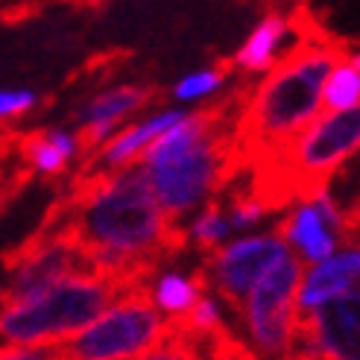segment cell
Listing matches in <instances>:
<instances>
[{
  "label": "cell",
  "mask_w": 360,
  "mask_h": 360,
  "mask_svg": "<svg viewBox=\"0 0 360 360\" xmlns=\"http://www.w3.org/2000/svg\"><path fill=\"white\" fill-rule=\"evenodd\" d=\"M229 231H231V226H229V214H226L223 200H208L205 208L193 217L188 235H191V243L200 252H211L229 238Z\"/></svg>",
  "instance_id": "cell-17"
},
{
  "label": "cell",
  "mask_w": 360,
  "mask_h": 360,
  "mask_svg": "<svg viewBox=\"0 0 360 360\" xmlns=\"http://www.w3.org/2000/svg\"><path fill=\"white\" fill-rule=\"evenodd\" d=\"M302 273H304V261L290 249L246 293L235 316L246 334V346L252 349V354H264V357L293 354V340L299 328L296 293L302 284Z\"/></svg>",
  "instance_id": "cell-6"
},
{
  "label": "cell",
  "mask_w": 360,
  "mask_h": 360,
  "mask_svg": "<svg viewBox=\"0 0 360 360\" xmlns=\"http://www.w3.org/2000/svg\"><path fill=\"white\" fill-rule=\"evenodd\" d=\"M185 112H176V109H167V112H161V115H153L147 120H141V123H132V126H120V129L112 135V138H105L100 147H94L88 155H82V167L77 176H91V173H109V170H117L123 167L126 161H132L153 138H158L165 129H170V126L176 120H182Z\"/></svg>",
  "instance_id": "cell-10"
},
{
  "label": "cell",
  "mask_w": 360,
  "mask_h": 360,
  "mask_svg": "<svg viewBox=\"0 0 360 360\" xmlns=\"http://www.w3.org/2000/svg\"><path fill=\"white\" fill-rule=\"evenodd\" d=\"M167 322L150 293V284L120 293L82 331L53 346V357L77 360H126L155 357L165 343Z\"/></svg>",
  "instance_id": "cell-5"
},
{
  "label": "cell",
  "mask_w": 360,
  "mask_h": 360,
  "mask_svg": "<svg viewBox=\"0 0 360 360\" xmlns=\"http://www.w3.org/2000/svg\"><path fill=\"white\" fill-rule=\"evenodd\" d=\"M126 287L97 269L70 273L18 302L0 304V346H56L82 331Z\"/></svg>",
  "instance_id": "cell-4"
},
{
  "label": "cell",
  "mask_w": 360,
  "mask_h": 360,
  "mask_svg": "<svg viewBox=\"0 0 360 360\" xmlns=\"http://www.w3.org/2000/svg\"><path fill=\"white\" fill-rule=\"evenodd\" d=\"M243 100L246 91H238L185 115L135 155L173 223H182L188 214L202 208L243 170L235 143V123Z\"/></svg>",
  "instance_id": "cell-2"
},
{
  "label": "cell",
  "mask_w": 360,
  "mask_h": 360,
  "mask_svg": "<svg viewBox=\"0 0 360 360\" xmlns=\"http://www.w3.org/2000/svg\"><path fill=\"white\" fill-rule=\"evenodd\" d=\"M44 223L65 229L91 269L126 290L150 284L165 261L191 246L188 229L165 214L138 158L109 173L74 176Z\"/></svg>",
  "instance_id": "cell-1"
},
{
  "label": "cell",
  "mask_w": 360,
  "mask_h": 360,
  "mask_svg": "<svg viewBox=\"0 0 360 360\" xmlns=\"http://www.w3.org/2000/svg\"><path fill=\"white\" fill-rule=\"evenodd\" d=\"M293 354L360 360V287L343 290L299 314Z\"/></svg>",
  "instance_id": "cell-8"
},
{
  "label": "cell",
  "mask_w": 360,
  "mask_h": 360,
  "mask_svg": "<svg viewBox=\"0 0 360 360\" xmlns=\"http://www.w3.org/2000/svg\"><path fill=\"white\" fill-rule=\"evenodd\" d=\"M32 105H35L32 91H0V123L24 117Z\"/></svg>",
  "instance_id": "cell-20"
},
{
  "label": "cell",
  "mask_w": 360,
  "mask_h": 360,
  "mask_svg": "<svg viewBox=\"0 0 360 360\" xmlns=\"http://www.w3.org/2000/svg\"><path fill=\"white\" fill-rule=\"evenodd\" d=\"M346 231L349 214L334 200L328 185L302 196L290 208V214H284V220L278 223V235L290 243V249L304 264L322 261L331 252H337L340 238H346Z\"/></svg>",
  "instance_id": "cell-9"
},
{
  "label": "cell",
  "mask_w": 360,
  "mask_h": 360,
  "mask_svg": "<svg viewBox=\"0 0 360 360\" xmlns=\"http://www.w3.org/2000/svg\"><path fill=\"white\" fill-rule=\"evenodd\" d=\"M352 287H360V243H349L343 249L331 252L328 258L304 266L299 293H296V308L299 314L311 311L319 302H326L343 290H352Z\"/></svg>",
  "instance_id": "cell-11"
},
{
  "label": "cell",
  "mask_w": 360,
  "mask_h": 360,
  "mask_svg": "<svg viewBox=\"0 0 360 360\" xmlns=\"http://www.w3.org/2000/svg\"><path fill=\"white\" fill-rule=\"evenodd\" d=\"M226 205V214H229V226L235 229V231H246L252 226H258L264 217L273 208H269L255 188H243V191H231L229 193V200L223 202Z\"/></svg>",
  "instance_id": "cell-18"
},
{
  "label": "cell",
  "mask_w": 360,
  "mask_h": 360,
  "mask_svg": "<svg viewBox=\"0 0 360 360\" xmlns=\"http://www.w3.org/2000/svg\"><path fill=\"white\" fill-rule=\"evenodd\" d=\"M229 70H231L229 62H223L217 68L196 70V74L185 77L182 82L173 88V97L176 100H200V97H208L214 91H220V88L226 85V79H229Z\"/></svg>",
  "instance_id": "cell-19"
},
{
  "label": "cell",
  "mask_w": 360,
  "mask_h": 360,
  "mask_svg": "<svg viewBox=\"0 0 360 360\" xmlns=\"http://www.w3.org/2000/svg\"><path fill=\"white\" fill-rule=\"evenodd\" d=\"M161 88L155 85H117L109 91H100L77 112L79 123H117L123 126L126 117L143 112L150 103H155Z\"/></svg>",
  "instance_id": "cell-14"
},
{
  "label": "cell",
  "mask_w": 360,
  "mask_h": 360,
  "mask_svg": "<svg viewBox=\"0 0 360 360\" xmlns=\"http://www.w3.org/2000/svg\"><path fill=\"white\" fill-rule=\"evenodd\" d=\"M293 32V21L284 18L278 12H269L261 18V24L252 30V35L243 41V47L229 59L231 68L243 70V74H266L287 50L284 47V39Z\"/></svg>",
  "instance_id": "cell-12"
},
{
  "label": "cell",
  "mask_w": 360,
  "mask_h": 360,
  "mask_svg": "<svg viewBox=\"0 0 360 360\" xmlns=\"http://www.w3.org/2000/svg\"><path fill=\"white\" fill-rule=\"evenodd\" d=\"M343 53V47L331 41L302 39L266 70L255 88H249L235 123V143L243 167L281 153L322 115V85Z\"/></svg>",
  "instance_id": "cell-3"
},
{
  "label": "cell",
  "mask_w": 360,
  "mask_h": 360,
  "mask_svg": "<svg viewBox=\"0 0 360 360\" xmlns=\"http://www.w3.org/2000/svg\"><path fill=\"white\" fill-rule=\"evenodd\" d=\"M284 252H290V243L278 231L249 235L235 243H226V246L220 243L217 249L205 252V261L200 264L196 273H200L205 290H214L229 304L231 314H238L246 293Z\"/></svg>",
  "instance_id": "cell-7"
},
{
  "label": "cell",
  "mask_w": 360,
  "mask_h": 360,
  "mask_svg": "<svg viewBox=\"0 0 360 360\" xmlns=\"http://www.w3.org/2000/svg\"><path fill=\"white\" fill-rule=\"evenodd\" d=\"M205 293V284L200 278V273H193L191 278L182 273H165L155 284V304L161 308V314H170V316H182L188 314L196 299Z\"/></svg>",
  "instance_id": "cell-15"
},
{
  "label": "cell",
  "mask_w": 360,
  "mask_h": 360,
  "mask_svg": "<svg viewBox=\"0 0 360 360\" xmlns=\"http://www.w3.org/2000/svg\"><path fill=\"white\" fill-rule=\"evenodd\" d=\"M18 153L24 155L32 173L41 176H62L68 170V161L79 155L77 135L62 129H32V132H15Z\"/></svg>",
  "instance_id": "cell-13"
},
{
  "label": "cell",
  "mask_w": 360,
  "mask_h": 360,
  "mask_svg": "<svg viewBox=\"0 0 360 360\" xmlns=\"http://www.w3.org/2000/svg\"><path fill=\"white\" fill-rule=\"evenodd\" d=\"M360 103V70L346 59V53L334 62L331 74L322 85V112L352 109Z\"/></svg>",
  "instance_id": "cell-16"
},
{
  "label": "cell",
  "mask_w": 360,
  "mask_h": 360,
  "mask_svg": "<svg viewBox=\"0 0 360 360\" xmlns=\"http://www.w3.org/2000/svg\"><path fill=\"white\" fill-rule=\"evenodd\" d=\"M346 59L360 70V47H357V50H346Z\"/></svg>",
  "instance_id": "cell-21"
}]
</instances>
